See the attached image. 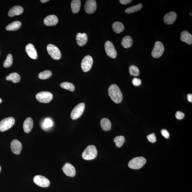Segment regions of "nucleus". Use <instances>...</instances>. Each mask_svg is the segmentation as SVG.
I'll return each mask as SVG.
<instances>
[{"label":"nucleus","instance_id":"f257e3e1","mask_svg":"<svg viewBox=\"0 0 192 192\" xmlns=\"http://www.w3.org/2000/svg\"><path fill=\"white\" fill-rule=\"evenodd\" d=\"M108 94L114 102L119 104L123 100V95L120 89L116 84H112L108 89Z\"/></svg>","mask_w":192,"mask_h":192},{"label":"nucleus","instance_id":"f03ea898","mask_svg":"<svg viewBox=\"0 0 192 192\" xmlns=\"http://www.w3.org/2000/svg\"><path fill=\"white\" fill-rule=\"evenodd\" d=\"M97 149L95 146L89 145L83 151L82 157L86 160H92L97 157Z\"/></svg>","mask_w":192,"mask_h":192},{"label":"nucleus","instance_id":"7ed1b4c3","mask_svg":"<svg viewBox=\"0 0 192 192\" xmlns=\"http://www.w3.org/2000/svg\"><path fill=\"white\" fill-rule=\"evenodd\" d=\"M146 162V160L142 157H137L129 162L128 166L132 169H138L141 168Z\"/></svg>","mask_w":192,"mask_h":192},{"label":"nucleus","instance_id":"20e7f679","mask_svg":"<svg viewBox=\"0 0 192 192\" xmlns=\"http://www.w3.org/2000/svg\"><path fill=\"white\" fill-rule=\"evenodd\" d=\"M15 120L13 117L4 119L0 122V131L5 132L12 127L14 124Z\"/></svg>","mask_w":192,"mask_h":192},{"label":"nucleus","instance_id":"39448f33","mask_svg":"<svg viewBox=\"0 0 192 192\" xmlns=\"http://www.w3.org/2000/svg\"><path fill=\"white\" fill-rule=\"evenodd\" d=\"M47 50L49 55L53 59L57 60L61 59V52L55 45L50 44L47 46Z\"/></svg>","mask_w":192,"mask_h":192},{"label":"nucleus","instance_id":"423d86ee","mask_svg":"<svg viewBox=\"0 0 192 192\" xmlns=\"http://www.w3.org/2000/svg\"><path fill=\"white\" fill-rule=\"evenodd\" d=\"M36 98L40 102L47 103L50 102L53 98V94L48 91H41L36 95Z\"/></svg>","mask_w":192,"mask_h":192},{"label":"nucleus","instance_id":"0eeeda50","mask_svg":"<svg viewBox=\"0 0 192 192\" xmlns=\"http://www.w3.org/2000/svg\"><path fill=\"white\" fill-rule=\"evenodd\" d=\"M85 109V103H81L78 104L71 112V117L72 119L75 120L78 118L83 114Z\"/></svg>","mask_w":192,"mask_h":192},{"label":"nucleus","instance_id":"6e6552de","mask_svg":"<svg viewBox=\"0 0 192 192\" xmlns=\"http://www.w3.org/2000/svg\"><path fill=\"white\" fill-rule=\"evenodd\" d=\"M165 47L163 44L160 41H157L155 43V46L152 52V56L155 58H158L163 55Z\"/></svg>","mask_w":192,"mask_h":192},{"label":"nucleus","instance_id":"1a4fd4ad","mask_svg":"<svg viewBox=\"0 0 192 192\" xmlns=\"http://www.w3.org/2000/svg\"><path fill=\"white\" fill-rule=\"evenodd\" d=\"M93 62L92 58L89 55L86 56L81 62V68L85 72L89 71L91 69Z\"/></svg>","mask_w":192,"mask_h":192},{"label":"nucleus","instance_id":"9d476101","mask_svg":"<svg viewBox=\"0 0 192 192\" xmlns=\"http://www.w3.org/2000/svg\"><path fill=\"white\" fill-rule=\"evenodd\" d=\"M105 49L106 53L109 57L115 59L117 56V51L113 43L110 41H107L105 44Z\"/></svg>","mask_w":192,"mask_h":192},{"label":"nucleus","instance_id":"9b49d317","mask_svg":"<svg viewBox=\"0 0 192 192\" xmlns=\"http://www.w3.org/2000/svg\"><path fill=\"white\" fill-rule=\"evenodd\" d=\"M33 181L36 184L42 187H47L50 185L49 180L43 176L37 175L34 177Z\"/></svg>","mask_w":192,"mask_h":192},{"label":"nucleus","instance_id":"f8f14e48","mask_svg":"<svg viewBox=\"0 0 192 192\" xmlns=\"http://www.w3.org/2000/svg\"><path fill=\"white\" fill-rule=\"evenodd\" d=\"M97 3L95 0H88L85 4V11L88 14H93L97 9Z\"/></svg>","mask_w":192,"mask_h":192},{"label":"nucleus","instance_id":"ddd939ff","mask_svg":"<svg viewBox=\"0 0 192 192\" xmlns=\"http://www.w3.org/2000/svg\"><path fill=\"white\" fill-rule=\"evenodd\" d=\"M63 172L67 176L74 177L76 174L75 168L70 163H66L62 168Z\"/></svg>","mask_w":192,"mask_h":192},{"label":"nucleus","instance_id":"4468645a","mask_svg":"<svg viewBox=\"0 0 192 192\" xmlns=\"http://www.w3.org/2000/svg\"><path fill=\"white\" fill-rule=\"evenodd\" d=\"M11 147L14 154L19 155L21 152L22 146L21 142L17 139H14L11 142Z\"/></svg>","mask_w":192,"mask_h":192},{"label":"nucleus","instance_id":"2eb2a0df","mask_svg":"<svg viewBox=\"0 0 192 192\" xmlns=\"http://www.w3.org/2000/svg\"><path fill=\"white\" fill-rule=\"evenodd\" d=\"M25 51L30 57L33 59H37L38 57L37 52L34 46L31 43H29L25 47Z\"/></svg>","mask_w":192,"mask_h":192},{"label":"nucleus","instance_id":"dca6fc26","mask_svg":"<svg viewBox=\"0 0 192 192\" xmlns=\"http://www.w3.org/2000/svg\"><path fill=\"white\" fill-rule=\"evenodd\" d=\"M177 14L175 12L171 11L166 14L164 17V22L168 25L173 24L175 21Z\"/></svg>","mask_w":192,"mask_h":192},{"label":"nucleus","instance_id":"f3484780","mask_svg":"<svg viewBox=\"0 0 192 192\" xmlns=\"http://www.w3.org/2000/svg\"><path fill=\"white\" fill-rule=\"evenodd\" d=\"M44 23L47 26H53L57 24L58 19L56 16L53 15L47 16L44 20Z\"/></svg>","mask_w":192,"mask_h":192},{"label":"nucleus","instance_id":"a211bd4d","mask_svg":"<svg viewBox=\"0 0 192 192\" xmlns=\"http://www.w3.org/2000/svg\"><path fill=\"white\" fill-rule=\"evenodd\" d=\"M78 45L80 46H83L86 44L88 41V37L87 34L85 33L77 34L76 37Z\"/></svg>","mask_w":192,"mask_h":192},{"label":"nucleus","instance_id":"6ab92c4d","mask_svg":"<svg viewBox=\"0 0 192 192\" xmlns=\"http://www.w3.org/2000/svg\"><path fill=\"white\" fill-rule=\"evenodd\" d=\"M24 9L22 7L18 5L15 6L9 10L8 15L10 17H13L14 16L21 15Z\"/></svg>","mask_w":192,"mask_h":192},{"label":"nucleus","instance_id":"aec40b11","mask_svg":"<svg viewBox=\"0 0 192 192\" xmlns=\"http://www.w3.org/2000/svg\"><path fill=\"white\" fill-rule=\"evenodd\" d=\"M33 127V121L31 117L26 119L23 123L24 130L26 133L31 131Z\"/></svg>","mask_w":192,"mask_h":192},{"label":"nucleus","instance_id":"412c9836","mask_svg":"<svg viewBox=\"0 0 192 192\" xmlns=\"http://www.w3.org/2000/svg\"><path fill=\"white\" fill-rule=\"evenodd\" d=\"M181 39L189 45L192 44V35L187 31H184L181 34Z\"/></svg>","mask_w":192,"mask_h":192},{"label":"nucleus","instance_id":"4be33fe9","mask_svg":"<svg viewBox=\"0 0 192 192\" xmlns=\"http://www.w3.org/2000/svg\"><path fill=\"white\" fill-rule=\"evenodd\" d=\"M21 26V22L17 21L13 22L7 26L6 29L7 31H15L19 29Z\"/></svg>","mask_w":192,"mask_h":192},{"label":"nucleus","instance_id":"5701e85b","mask_svg":"<svg viewBox=\"0 0 192 192\" xmlns=\"http://www.w3.org/2000/svg\"><path fill=\"white\" fill-rule=\"evenodd\" d=\"M101 126L104 131H109L111 129V123L109 119L104 118L101 121Z\"/></svg>","mask_w":192,"mask_h":192},{"label":"nucleus","instance_id":"b1692460","mask_svg":"<svg viewBox=\"0 0 192 192\" xmlns=\"http://www.w3.org/2000/svg\"><path fill=\"white\" fill-rule=\"evenodd\" d=\"M81 6V1L80 0H73L71 4L72 11L73 13L77 14L79 12Z\"/></svg>","mask_w":192,"mask_h":192},{"label":"nucleus","instance_id":"393cba45","mask_svg":"<svg viewBox=\"0 0 192 192\" xmlns=\"http://www.w3.org/2000/svg\"><path fill=\"white\" fill-rule=\"evenodd\" d=\"M133 40L129 36H126L123 37L121 42V45L123 47L127 49L133 45Z\"/></svg>","mask_w":192,"mask_h":192},{"label":"nucleus","instance_id":"a878e982","mask_svg":"<svg viewBox=\"0 0 192 192\" xmlns=\"http://www.w3.org/2000/svg\"><path fill=\"white\" fill-rule=\"evenodd\" d=\"M112 28L116 33L119 34L123 31L124 27L120 22L117 21L113 24Z\"/></svg>","mask_w":192,"mask_h":192},{"label":"nucleus","instance_id":"bb28decb","mask_svg":"<svg viewBox=\"0 0 192 192\" xmlns=\"http://www.w3.org/2000/svg\"><path fill=\"white\" fill-rule=\"evenodd\" d=\"M6 79L7 81H11L13 83H16L19 82L21 80V78L18 74L17 73H13L7 76Z\"/></svg>","mask_w":192,"mask_h":192},{"label":"nucleus","instance_id":"cd10ccee","mask_svg":"<svg viewBox=\"0 0 192 192\" xmlns=\"http://www.w3.org/2000/svg\"><path fill=\"white\" fill-rule=\"evenodd\" d=\"M142 7V4H139L127 8L125 10V12L127 14L133 13L139 11L141 9Z\"/></svg>","mask_w":192,"mask_h":192},{"label":"nucleus","instance_id":"c85d7f7f","mask_svg":"<svg viewBox=\"0 0 192 192\" xmlns=\"http://www.w3.org/2000/svg\"><path fill=\"white\" fill-rule=\"evenodd\" d=\"M114 141L116 144V146L120 147L124 142L125 138L123 136H117L115 138Z\"/></svg>","mask_w":192,"mask_h":192},{"label":"nucleus","instance_id":"c756f323","mask_svg":"<svg viewBox=\"0 0 192 192\" xmlns=\"http://www.w3.org/2000/svg\"><path fill=\"white\" fill-rule=\"evenodd\" d=\"M60 86L63 89L69 90L71 91H73L75 89V87L73 84L69 82H65L61 83Z\"/></svg>","mask_w":192,"mask_h":192},{"label":"nucleus","instance_id":"7c9ffc66","mask_svg":"<svg viewBox=\"0 0 192 192\" xmlns=\"http://www.w3.org/2000/svg\"><path fill=\"white\" fill-rule=\"evenodd\" d=\"M130 74L133 76H138L139 74V71L137 67L135 65H131L129 67Z\"/></svg>","mask_w":192,"mask_h":192},{"label":"nucleus","instance_id":"2f4dec72","mask_svg":"<svg viewBox=\"0 0 192 192\" xmlns=\"http://www.w3.org/2000/svg\"><path fill=\"white\" fill-rule=\"evenodd\" d=\"M52 72L49 70H46L41 72L39 74L38 77L41 79H46L51 76Z\"/></svg>","mask_w":192,"mask_h":192},{"label":"nucleus","instance_id":"473e14b6","mask_svg":"<svg viewBox=\"0 0 192 192\" xmlns=\"http://www.w3.org/2000/svg\"><path fill=\"white\" fill-rule=\"evenodd\" d=\"M13 59L12 56L11 54L8 55L5 62L3 64L4 67L5 68H8L11 67L12 65Z\"/></svg>","mask_w":192,"mask_h":192},{"label":"nucleus","instance_id":"72a5a7b5","mask_svg":"<svg viewBox=\"0 0 192 192\" xmlns=\"http://www.w3.org/2000/svg\"><path fill=\"white\" fill-rule=\"evenodd\" d=\"M53 123L51 120L49 118L45 120L43 123V126L45 128H49L53 126Z\"/></svg>","mask_w":192,"mask_h":192},{"label":"nucleus","instance_id":"f704fd0d","mask_svg":"<svg viewBox=\"0 0 192 192\" xmlns=\"http://www.w3.org/2000/svg\"><path fill=\"white\" fill-rule=\"evenodd\" d=\"M148 140L151 143H154L157 141V138L155 133H152L147 136Z\"/></svg>","mask_w":192,"mask_h":192},{"label":"nucleus","instance_id":"c9c22d12","mask_svg":"<svg viewBox=\"0 0 192 192\" xmlns=\"http://www.w3.org/2000/svg\"><path fill=\"white\" fill-rule=\"evenodd\" d=\"M175 117L178 120H181L185 117V114L183 112L178 111L175 114Z\"/></svg>","mask_w":192,"mask_h":192},{"label":"nucleus","instance_id":"e433bc0d","mask_svg":"<svg viewBox=\"0 0 192 192\" xmlns=\"http://www.w3.org/2000/svg\"><path fill=\"white\" fill-rule=\"evenodd\" d=\"M133 83L134 85L135 86H138L140 85L141 84V80L137 78H134L133 80Z\"/></svg>","mask_w":192,"mask_h":192},{"label":"nucleus","instance_id":"4c0bfd02","mask_svg":"<svg viewBox=\"0 0 192 192\" xmlns=\"http://www.w3.org/2000/svg\"><path fill=\"white\" fill-rule=\"evenodd\" d=\"M161 133L164 137L166 139H168L170 135L169 132L165 129H163L162 130Z\"/></svg>","mask_w":192,"mask_h":192},{"label":"nucleus","instance_id":"58836bf2","mask_svg":"<svg viewBox=\"0 0 192 192\" xmlns=\"http://www.w3.org/2000/svg\"><path fill=\"white\" fill-rule=\"evenodd\" d=\"M119 1L122 5H126L131 3L132 1H131V0H120Z\"/></svg>","mask_w":192,"mask_h":192},{"label":"nucleus","instance_id":"ea45409f","mask_svg":"<svg viewBox=\"0 0 192 192\" xmlns=\"http://www.w3.org/2000/svg\"><path fill=\"white\" fill-rule=\"evenodd\" d=\"M187 100L190 102H192V94H189L187 95Z\"/></svg>","mask_w":192,"mask_h":192},{"label":"nucleus","instance_id":"a19ab883","mask_svg":"<svg viewBox=\"0 0 192 192\" xmlns=\"http://www.w3.org/2000/svg\"><path fill=\"white\" fill-rule=\"evenodd\" d=\"M49 1V0H41L40 1L41 2L43 3H45Z\"/></svg>","mask_w":192,"mask_h":192},{"label":"nucleus","instance_id":"79ce46f5","mask_svg":"<svg viewBox=\"0 0 192 192\" xmlns=\"http://www.w3.org/2000/svg\"><path fill=\"white\" fill-rule=\"evenodd\" d=\"M2 102V100L1 98H0V103H1Z\"/></svg>","mask_w":192,"mask_h":192},{"label":"nucleus","instance_id":"37998d69","mask_svg":"<svg viewBox=\"0 0 192 192\" xmlns=\"http://www.w3.org/2000/svg\"><path fill=\"white\" fill-rule=\"evenodd\" d=\"M1 167H0V171H1Z\"/></svg>","mask_w":192,"mask_h":192},{"label":"nucleus","instance_id":"c03bdc74","mask_svg":"<svg viewBox=\"0 0 192 192\" xmlns=\"http://www.w3.org/2000/svg\"><path fill=\"white\" fill-rule=\"evenodd\" d=\"M0 54H1V52H0Z\"/></svg>","mask_w":192,"mask_h":192}]
</instances>
